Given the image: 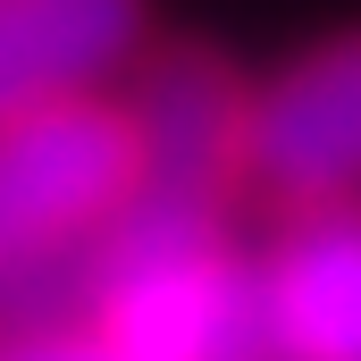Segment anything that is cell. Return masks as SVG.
I'll list each match as a JSON object with an SVG mask.
<instances>
[{
  "instance_id": "5b68a950",
  "label": "cell",
  "mask_w": 361,
  "mask_h": 361,
  "mask_svg": "<svg viewBox=\"0 0 361 361\" xmlns=\"http://www.w3.org/2000/svg\"><path fill=\"white\" fill-rule=\"evenodd\" d=\"M135 51V0H0V118L85 101Z\"/></svg>"
},
{
  "instance_id": "7a4b0ae2",
  "label": "cell",
  "mask_w": 361,
  "mask_h": 361,
  "mask_svg": "<svg viewBox=\"0 0 361 361\" xmlns=\"http://www.w3.org/2000/svg\"><path fill=\"white\" fill-rule=\"evenodd\" d=\"M135 185H143L135 118L92 92L0 118V269L109 227Z\"/></svg>"
},
{
  "instance_id": "8992f818",
  "label": "cell",
  "mask_w": 361,
  "mask_h": 361,
  "mask_svg": "<svg viewBox=\"0 0 361 361\" xmlns=\"http://www.w3.org/2000/svg\"><path fill=\"white\" fill-rule=\"evenodd\" d=\"M135 152H143V177L169 185H202L219 193V177L244 160V101L219 68L202 59H169L152 68V85L135 92Z\"/></svg>"
},
{
  "instance_id": "6da1fadb",
  "label": "cell",
  "mask_w": 361,
  "mask_h": 361,
  "mask_svg": "<svg viewBox=\"0 0 361 361\" xmlns=\"http://www.w3.org/2000/svg\"><path fill=\"white\" fill-rule=\"evenodd\" d=\"M101 336L135 361H277L269 286L219 252L202 185L143 177L101 227Z\"/></svg>"
},
{
  "instance_id": "277c9868",
  "label": "cell",
  "mask_w": 361,
  "mask_h": 361,
  "mask_svg": "<svg viewBox=\"0 0 361 361\" xmlns=\"http://www.w3.org/2000/svg\"><path fill=\"white\" fill-rule=\"evenodd\" d=\"M261 286H269L277 361H361V210L353 202H311L277 235Z\"/></svg>"
},
{
  "instance_id": "3957f363",
  "label": "cell",
  "mask_w": 361,
  "mask_h": 361,
  "mask_svg": "<svg viewBox=\"0 0 361 361\" xmlns=\"http://www.w3.org/2000/svg\"><path fill=\"white\" fill-rule=\"evenodd\" d=\"M244 169L294 202H345L361 185V34L311 51L244 109Z\"/></svg>"
},
{
  "instance_id": "52a82bcc",
  "label": "cell",
  "mask_w": 361,
  "mask_h": 361,
  "mask_svg": "<svg viewBox=\"0 0 361 361\" xmlns=\"http://www.w3.org/2000/svg\"><path fill=\"white\" fill-rule=\"evenodd\" d=\"M0 361H135V353H118L109 336H25V345H8Z\"/></svg>"
}]
</instances>
